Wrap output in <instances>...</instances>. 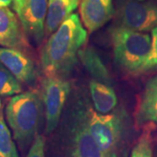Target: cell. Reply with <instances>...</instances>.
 <instances>
[{
    "instance_id": "13",
    "label": "cell",
    "mask_w": 157,
    "mask_h": 157,
    "mask_svg": "<svg viewBox=\"0 0 157 157\" xmlns=\"http://www.w3.org/2000/svg\"><path fill=\"white\" fill-rule=\"evenodd\" d=\"M136 121L139 124H157V75L147 83L136 114Z\"/></svg>"
},
{
    "instance_id": "7",
    "label": "cell",
    "mask_w": 157,
    "mask_h": 157,
    "mask_svg": "<svg viewBox=\"0 0 157 157\" xmlns=\"http://www.w3.org/2000/svg\"><path fill=\"white\" fill-rule=\"evenodd\" d=\"M118 25L137 32H148L157 27V2L126 0L117 13Z\"/></svg>"
},
{
    "instance_id": "22",
    "label": "cell",
    "mask_w": 157,
    "mask_h": 157,
    "mask_svg": "<svg viewBox=\"0 0 157 157\" xmlns=\"http://www.w3.org/2000/svg\"><path fill=\"white\" fill-rule=\"evenodd\" d=\"M0 109H1V100H0Z\"/></svg>"
},
{
    "instance_id": "8",
    "label": "cell",
    "mask_w": 157,
    "mask_h": 157,
    "mask_svg": "<svg viewBox=\"0 0 157 157\" xmlns=\"http://www.w3.org/2000/svg\"><path fill=\"white\" fill-rule=\"evenodd\" d=\"M0 63L18 81L28 86H33L36 83L38 73L33 61L20 50L10 47H0Z\"/></svg>"
},
{
    "instance_id": "20",
    "label": "cell",
    "mask_w": 157,
    "mask_h": 157,
    "mask_svg": "<svg viewBox=\"0 0 157 157\" xmlns=\"http://www.w3.org/2000/svg\"><path fill=\"white\" fill-rule=\"evenodd\" d=\"M25 157H45V138L41 135H36Z\"/></svg>"
},
{
    "instance_id": "5",
    "label": "cell",
    "mask_w": 157,
    "mask_h": 157,
    "mask_svg": "<svg viewBox=\"0 0 157 157\" xmlns=\"http://www.w3.org/2000/svg\"><path fill=\"white\" fill-rule=\"evenodd\" d=\"M70 93V84L65 78L46 76L42 80V99L45 115V133L51 134L59 121L62 109Z\"/></svg>"
},
{
    "instance_id": "2",
    "label": "cell",
    "mask_w": 157,
    "mask_h": 157,
    "mask_svg": "<svg viewBox=\"0 0 157 157\" xmlns=\"http://www.w3.org/2000/svg\"><path fill=\"white\" fill-rule=\"evenodd\" d=\"M82 117L90 135L107 157H127L129 123L123 109L103 114L88 107Z\"/></svg>"
},
{
    "instance_id": "4",
    "label": "cell",
    "mask_w": 157,
    "mask_h": 157,
    "mask_svg": "<svg viewBox=\"0 0 157 157\" xmlns=\"http://www.w3.org/2000/svg\"><path fill=\"white\" fill-rule=\"evenodd\" d=\"M114 61L129 73H138L151 52L148 34L116 25L110 30Z\"/></svg>"
},
{
    "instance_id": "21",
    "label": "cell",
    "mask_w": 157,
    "mask_h": 157,
    "mask_svg": "<svg viewBox=\"0 0 157 157\" xmlns=\"http://www.w3.org/2000/svg\"><path fill=\"white\" fill-rule=\"evenodd\" d=\"M12 2V0H0V3L3 5V6H8Z\"/></svg>"
},
{
    "instance_id": "11",
    "label": "cell",
    "mask_w": 157,
    "mask_h": 157,
    "mask_svg": "<svg viewBox=\"0 0 157 157\" xmlns=\"http://www.w3.org/2000/svg\"><path fill=\"white\" fill-rule=\"evenodd\" d=\"M79 13L84 25L93 33L107 23L114 14L113 0H81Z\"/></svg>"
},
{
    "instance_id": "24",
    "label": "cell",
    "mask_w": 157,
    "mask_h": 157,
    "mask_svg": "<svg viewBox=\"0 0 157 157\" xmlns=\"http://www.w3.org/2000/svg\"><path fill=\"white\" fill-rule=\"evenodd\" d=\"M138 1H143V0H138Z\"/></svg>"
},
{
    "instance_id": "18",
    "label": "cell",
    "mask_w": 157,
    "mask_h": 157,
    "mask_svg": "<svg viewBox=\"0 0 157 157\" xmlns=\"http://www.w3.org/2000/svg\"><path fill=\"white\" fill-rule=\"evenodd\" d=\"M130 157H153L151 128L147 127L132 149Z\"/></svg>"
},
{
    "instance_id": "10",
    "label": "cell",
    "mask_w": 157,
    "mask_h": 157,
    "mask_svg": "<svg viewBox=\"0 0 157 157\" xmlns=\"http://www.w3.org/2000/svg\"><path fill=\"white\" fill-rule=\"evenodd\" d=\"M68 150L69 157H107L88 133L82 114L73 125Z\"/></svg>"
},
{
    "instance_id": "9",
    "label": "cell",
    "mask_w": 157,
    "mask_h": 157,
    "mask_svg": "<svg viewBox=\"0 0 157 157\" xmlns=\"http://www.w3.org/2000/svg\"><path fill=\"white\" fill-rule=\"evenodd\" d=\"M0 45L18 50L28 46L19 19L7 6L0 7Z\"/></svg>"
},
{
    "instance_id": "1",
    "label": "cell",
    "mask_w": 157,
    "mask_h": 157,
    "mask_svg": "<svg viewBox=\"0 0 157 157\" xmlns=\"http://www.w3.org/2000/svg\"><path fill=\"white\" fill-rule=\"evenodd\" d=\"M87 33L78 14L73 13L52 34L41 51L40 61L46 76L65 78L78 62V52Z\"/></svg>"
},
{
    "instance_id": "19",
    "label": "cell",
    "mask_w": 157,
    "mask_h": 157,
    "mask_svg": "<svg viewBox=\"0 0 157 157\" xmlns=\"http://www.w3.org/2000/svg\"><path fill=\"white\" fill-rule=\"evenodd\" d=\"M151 39L152 45L150 54L138 73H142L152 70H157V27L152 30Z\"/></svg>"
},
{
    "instance_id": "15",
    "label": "cell",
    "mask_w": 157,
    "mask_h": 157,
    "mask_svg": "<svg viewBox=\"0 0 157 157\" xmlns=\"http://www.w3.org/2000/svg\"><path fill=\"white\" fill-rule=\"evenodd\" d=\"M78 58L86 70L95 80L111 85L112 78L96 51L92 47H86L78 52Z\"/></svg>"
},
{
    "instance_id": "17",
    "label": "cell",
    "mask_w": 157,
    "mask_h": 157,
    "mask_svg": "<svg viewBox=\"0 0 157 157\" xmlns=\"http://www.w3.org/2000/svg\"><path fill=\"white\" fill-rule=\"evenodd\" d=\"M0 157H19L3 114H0Z\"/></svg>"
},
{
    "instance_id": "12",
    "label": "cell",
    "mask_w": 157,
    "mask_h": 157,
    "mask_svg": "<svg viewBox=\"0 0 157 157\" xmlns=\"http://www.w3.org/2000/svg\"><path fill=\"white\" fill-rule=\"evenodd\" d=\"M78 2L79 0H50L45 20V33L49 35L54 33L76 9Z\"/></svg>"
},
{
    "instance_id": "16",
    "label": "cell",
    "mask_w": 157,
    "mask_h": 157,
    "mask_svg": "<svg viewBox=\"0 0 157 157\" xmlns=\"http://www.w3.org/2000/svg\"><path fill=\"white\" fill-rule=\"evenodd\" d=\"M22 92V86L16 77L0 63V95L11 96Z\"/></svg>"
},
{
    "instance_id": "6",
    "label": "cell",
    "mask_w": 157,
    "mask_h": 157,
    "mask_svg": "<svg viewBox=\"0 0 157 157\" xmlns=\"http://www.w3.org/2000/svg\"><path fill=\"white\" fill-rule=\"evenodd\" d=\"M47 7V0H13V9L25 33L36 45H40L45 34Z\"/></svg>"
},
{
    "instance_id": "3",
    "label": "cell",
    "mask_w": 157,
    "mask_h": 157,
    "mask_svg": "<svg viewBox=\"0 0 157 157\" xmlns=\"http://www.w3.org/2000/svg\"><path fill=\"white\" fill-rule=\"evenodd\" d=\"M44 109L42 95L35 90L20 93L8 102L6 119L21 151H25L38 135Z\"/></svg>"
},
{
    "instance_id": "23",
    "label": "cell",
    "mask_w": 157,
    "mask_h": 157,
    "mask_svg": "<svg viewBox=\"0 0 157 157\" xmlns=\"http://www.w3.org/2000/svg\"><path fill=\"white\" fill-rule=\"evenodd\" d=\"M1 6H3V5H2V4L0 3V7H1Z\"/></svg>"
},
{
    "instance_id": "14",
    "label": "cell",
    "mask_w": 157,
    "mask_h": 157,
    "mask_svg": "<svg viewBox=\"0 0 157 157\" xmlns=\"http://www.w3.org/2000/svg\"><path fill=\"white\" fill-rule=\"evenodd\" d=\"M91 97L95 110L100 113H108L117 106V96L109 85L95 79L89 83Z\"/></svg>"
}]
</instances>
